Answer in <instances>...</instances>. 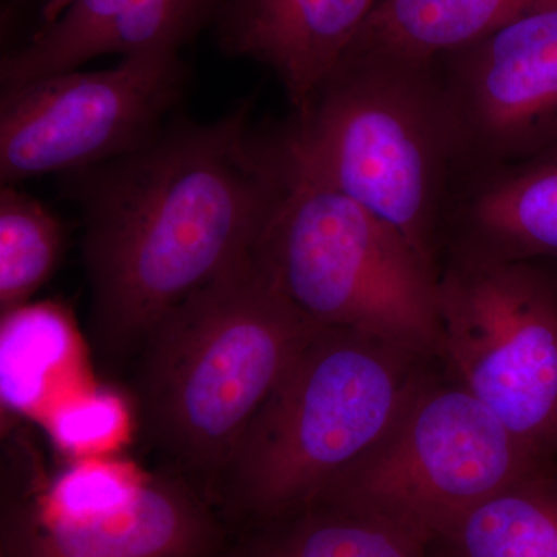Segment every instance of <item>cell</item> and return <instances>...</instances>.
<instances>
[{"label":"cell","instance_id":"cell-1","mask_svg":"<svg viewBox=\"0 0 557 557\" xmlns=\"http://www.w3.org/2000/svg\"><path fill=\"white\" fill-rule=\"evenodd\" d=\"M65 182L83 220L91 338L126 357L182 300L252 256L285 172L240 106L212 123L164 126Z\"/></svg>","mask_w":557,"mask_h":557},{"label":"cell","instance_id":"cell-2","mask_svg":"<svg viewBox=\"0 0 557 557\" xmlns=\"http://www.w3.org/2000/svg\"><path fill=\"white\" fill-rule=\"evenodd\" d=\"M271 137L289 168L369 209L440 273L456 143L435 61L347 51Z\"/></svg>","mask_w":557,"mask_h":557},{"label":"cell","instance_id":"cell-3","mask_svg":"<svg viewBox=\"0 0 557 557\" xmlns=\"http://www.w3.org/2000/svg\"><path fill=\"white\" fill-rule=\"evenodd\" d=\"M321 329L252 256L160 319L139 348V418L183 467L223 472L252 418Z\"/></svg>","mask_w":557,"mask_h":557},{"label":"cell","instance_id":"cell-4","mask_svg":"<svg viewBox=\"0 0 557 557\" xmlns=\"http://www.w3.org/2000/svg\"><path fill=\"white\" fill-rule=\"evenodd\" d=\"M424 359L364 333L319 329L223 469L234 504L265 518L309 509L395 426L428 380Z\"/></svg>","mask_w":557,"mask_h":557},{"label":"cell","instance_id":"cell-5","mask_svg":"<svg viewBox=\"0 0 557 557\" xmlns=\"http://www.w3.org/2000/svg\"><path fill=\"white\" fill-rule=\"evenodd\" d=\"M278 159L284 189L252 251L259 269L319 327L440 357L438 271L369 209Z\"/></svg>","mask_w":557,"mask_h":557},{"label":"cell","instance_id":"cell-6","mask_svg":"<svg viewBox=\"0 0 557 557\" xmlns=\"http://www.w3.org/2000/svg\"><path fill=\"white\" fill-rule=\"evenodd\" d=\"M547 458L460 384L442 386L428 379L395 426L310 508L369 516L431 545Z\"/></svg>","mask_w":557,"mask_h":557},{"label":"cell","instance_id":"cell-7","mask_svg":"<svg viewBox=\"0 0 557 557\" xmlns=\"http://www.w3.org/2000/svg\"><path fill=\"white\" fill-rule=\"evenodd\" d=\"M442 351L471 392L541 456L557 450V278L541 262L445 259Z\"/></svg>","mask_w":557,"mask_h":557},{"label":"cell","instance_id":"cell-8","mask_svg":"<svg viewBox=\"0 0 557 557\" xmlns=\"http://www.w3.org/2000/svg\"><path fill=\"white\" fill-rule=\"evenodd\" d=\"M185 79L178 51L160 50L2 89L0 182L69 175L126 156L166 126Z\"/></svg>","mask_w":557,"mask_h":557},{"label":"cell","instance_id":"cell-9","mask_svg":"<svg viewBox=\"0 0 557 557\" xmlns=\"http://www.w3.org/2000/svg\"><path fill=\"white\" fill-rule=\"evenodd\" d=\"M220 539L183 480L76 472L3 505L0 557H211Z\"/></svg>","mask_w":557,"mask_h":557},{"label":"cell","instance_id":"cell-10","mask_svg":"<svg viewBox=\"0 0 557 557\" xmlns=\"http://www.w3.org/2000/svg\"><path fill=\"white\" fill-rule=\"evenodd\" d=\"M456 172L557 146V0L435 60Z\"/></svg>","mask_w":557,"mask_h":557},{"label":"cell","instance_id":"cell-11","mask_svg":"<svg viewBox=\"0 0 557 557\" xmlns=\"http://www.w3.org/2000/svg\"><path fill=\"white\" fill-rule=\"evenodd\" d=\"M442 258L557 260V146L456 172L440 228Z\"/></svg>","mask_w":557,"mask_h":557},{"label":"cell","instance_id":"cell-12","mask_svg":"<svg viewBox=\"0 0 557 557\" xmlns=\"http://www.w3.org/2000/svg\"><path fill=\"white\" fill-rule=\"evenodd\" d=\"M381 0H218L220 46L265 65L293 112L343 60Z\"/></svg>","mask_w":557,"mask_h":557},{"label":"cell","instance_id":"cell-13","mask_svg":"<svg viewBox=\"0 0 557 557\" xmlns=\"http://www.w3.org/2000/svg\"><path fill=\"white\" fill-rule=\"evenodd\" d=\"M215 7L218 0H72L27 46L3 57L2 89L78 70L102 54L180 51Z\"/></svg>","mask_w":557,"mask_h":557},{"label":"cell","instance_id":"cell-14","mask_svg":"<svg viewBox=\"0 0 557 557\" xmlns=\"http://www.w3.org/2000/svg\"><path fill=\"white\" fill-rule=\"evenodd\" d=\"M549 0H381L347 51L432 62Z\"/></svg>","mask_w":557,"mask_h":557},{"label":"cell","instance_id":"cell-15","mask_svg":"<svg viewBox=\"0 0 557 557\" xmlns=\"http://www.w3.org/2000/svg\"><path fill=\"white\" fill-rule=\"evenodd\" d=\"M445 542L456 557H557V467L552 458L472 508Z\"/></svg>","mask_w":557,"mask_h":557},{"label":"cell","instance_id":"cell-16","mask_svg":"<svg viewBox=\"0 0 557 557\" xmlns=\"http://www.w3.org/2000/svg\"><path fill=\"white\" fill-rule=\"evenodd\" d=\"M69 314L53 304H25L2 313L0 401L3 410L30 416L49 391L50 380L78 350Z\"/></svg>","mask_w":557,"mask_h":557},{"label":"cell","instance_id":"cell-17","mask_svg":"<svg viewBox=\"0 0 557 557\" xmlns=\"http://www.w3.org/2000/svg\"><path fill=\"white\" fill-rule=\"evenodd\" d=\"M61 219L17 185L0 189V310L30 304L64 252Z\"/></svg>","mask_w":557,"mask_h":557},{"label":"cell","instance_id":"cell-18","mask_svg":"<svg viewBox=\"0 0 557 557\" xmlns=\"http://www.w3.org/2000/svg\"><path fill=\"white\" fill-rule=\"evenodd\" d=\"M429 547L383 520L313 507L247 557H432Z\"/></svg>","mask_w":557,"mask_h":557},{"label":"cell","instance_id":"cell-19","mask_svg":"<svg viewBox=\"0 0 557 557\" xmlns=\"http://www.w3.org/2000/svg\"><path fill=\"white\" fill-rule=\"evenodd\" d=\"M131 410L115 392L94 391L51 412L49 431L58 448L79 458L115 448L129 434Z\"/></svg>","mask_w":557,"mask_h":557}]
</instances>
